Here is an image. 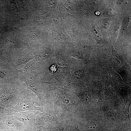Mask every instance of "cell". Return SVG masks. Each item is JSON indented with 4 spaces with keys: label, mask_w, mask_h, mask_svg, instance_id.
Wrapping results in <instances>:
<instances>
[{
    "label": "cell",
    "mask_w": 131,
    "mask_h": 131,
    "mask_svg": "<svg viewBox=\"0 0 131 131\" xmlns=\"http://www.w3.org/2000/svg\"><path fill=\"white\" fill-rule=\"evenodd\" d=\"M0 54H1V51H0Z\"/></svg>",
    "instance_id": "16"
},
{
    "label": "cell",
    "mask_w": 131,
    "mask_h": 131,
    "mask_svg": "<svg viewBox=\"0 0 131 131\" xmlns=\"http://www.w3.org/2000/svg\"><path fill=\"white\" fill-rule=\"evenodd\" d=\"M83 74V73L82 71L79 70L75 72L73 76L75 80H78L82 78Z\"/></svg>",
    "instance_id": "10"
},
{
    "label": "cell",
    "mask_w": 131,
    "mask_h": 131,
    "mask_svg": "<svg viewBox=\"0 0 131 131\" xmlns=\"http://www.w3.org/2000/svg\"><path fill=\"white\" fill-rule=\"evenodd\" d=\"M79 96L83 102L85 103L89 102L90 100V95L87 92H83L79 94Z\"/></svg>",
    "instance_id": "8"
},
{
    "label": "cell",
    "mask_w": 131,
    "mask_h": 131,
    "mask_svg": "<svg viewBox=\"0 0 131 131\" xmlns=\"http://www.w3.org/2000/svg\"><path fill=\"white\" fill-rule=\"evenodd\" d=\"M8 43L14 44L16 43L17 41L15 39L11 38H9L8 39Z\"/></svg>",
    "instance_id": "12"
},
{
    "label": "cell",
    "mask_w": 131,
    "mask_h": 131,
    "mask_svg": "<svg viewBox=\"0 0 131 131\" xmlns=\"http://www.w3.org/2000/svg\"><path fill=\"white\" fill-rule=\"evenodd\" d=\"M39 112L38 110H29L15 113L9 115L21 122L29 129L36 130V117Z\"/></svg>",
    "instance_id": "4"
},
{
    "label": "cell",
    "mask_w": 131,
    "mask_h": 131,
    "mask_svg": "<svg viewBox=\"0 0 131 131\" xmlns=\"http://www.w3.org/2000/svg\"><path fill=\"white\" fill-rule=\"evenodd\" d=\"M46 126H37L36 131H47Z\"/></svg>",
    "instance_id": "11"
},
{
    "label": "cell",
    "mask_w": 131,
    "mask_h": 131,
    "mask_svg": "<svg viewBox=\"0 0 131 131\" xmlns=\"http://www.w3.org/2000/svg\"><path fill=\"white\" fill-rule=\"evenodd\" d=\"M35 66V63L33 62H30L27 64L22 69L19 70L20 72H30L33 70Z\"/></svg>",
    "instance_id": "6"
},
{
    "label": "cell",
    "mask_w": 131,
    "mask_h": 131,
    "mask_svg": "<svg viewBox=\"0 0 131 131\" xmlns=\"http://www.w3.org/2000/svg\"><path fill=\"white\" fill-rule=\"evenodd\" d=\"M0 127L2 131H36L29 129L22 123L9 115L0 117Z\"/></svg>",
    "instance_id": "3"
},
{
    "label": "cell",
    "mask_w": 131,
    "mask_h": 131,
    "mask_svg": "<svg viewBox=\"0 0 131 131\" xmlns=\"http://www.w3.org/2000/svg\"><path fill=\"white\" fill-rule=\"evenodd\" d=\"M52 131H61L60 129L58 127L54 128L53 129Z\"/></svg>",
    "instance_id": "14"
},
{
    "label": "cell",
    "mask_w": 131,
    "mask_h": 131,
    "mask_svg": "<svg viewBox=\"0 0 131 131\" xmlns=\"http://www.w3.org/2000/svg\"><path fill=\"white\" fill-rule=\"evenodd\" d=\"M2 7L1 6H0V10L1 8Z\"/></svg>",
    "instance_id": "15"
},
{
    "label": "cell",
    "mask_w": 131,
    "mask_h": 131,
    "mask_svg": "<svg viewBox=\"0 0 131 131\" xmlns=\"http://www.w3.org/2000/svg\"><path fill=\"white\" fill-rule=\"evenodd\" d=\"M10 114V110L5 108L0 105V117L8 115Z\"/></svg>",
    "instance_id": "9"
},
{
    "label": "cell",
    "mask_w": 131,
    "mask_h": 131,
    "mask_svg": "<svg viewBox=\"0 0 131 131\" xmlns=\"http://www.w3.org/2000/svg\"><path fill=\"white\" fill-rule=\"evenodd\" d=\"M32 58H33L29 56L23 55L17 60L15 66H17L25 63Z\"/></svg>",
    "instance_id": "7"
},
{
    "label": "cell",
    "mask_w": 131,
    "mask_h": 131,
    "mask_svg": "<svg viewBox=\"0 0 131 131\" xmlns=\"http://www.w3.org/2000/svg\"><path fill=\"white\" fill-rule=\"evenodd\" d=\"M5 76V74L3 71L0 70V79L3 78Z\"/></svg>",
    "instance_id": "13"
},
{
    "label": "cell",
    "mask_w": 131,
    "mask_h": 131,
    "mask_svg": "<svg viewBox=\"0 0 131 131\" xmlns=\"http://www.w3.org/2000/svg\"><path fill=\"white\" fill-rule=\"evenodd\" d=\"M34 103L38 106H42L38 98L34 95L28 91L25 92L23 91L20 96L16 105L10 110L11 114L29 110H38L41 112H43V107L36 106Z\"/></svg>",
    "instance_id": "1"
},
{
    "label": "cell",
    "mask_w": 131,
    "mask_h": 131,
    "mask_svg": "<svg viewBox=\"0 0 131 131\" xmlns=\"http://www.w3.org/2000/svg\"><path fill=\"white\" fill-rule=\"evenodd\" d=\"M43 111L36 116L35 122L37 126H44L55 120L54 116L47 107L45 106Z\"/></svg>",
    "instance_id": "5"
},
{
    "label": "cell",
    "mask_w": 131,
    "mask_h": 131,
    "mask_svg": "<svg viewBox=\"0 0 131 131\" xmlns=\"http://www.w3.org/2000/svg\"><path fill=\"white\" fill-rule=\"evenodd\" d=\"M0 91V105L10 110L16 105L22 93L21 89L10 86L2 88Z\"/></svg>",
    "instance_id": "2"
}]
</instances>
